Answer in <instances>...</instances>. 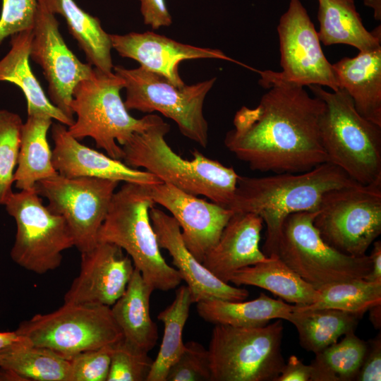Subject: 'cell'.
<instances>
[{
	"label": "cell",
	"mask_w": 381,
	"mask_h": 381,
	"mask_svg": "<svg viewBox=\"0 0 381 381\" xmlns=\"http://www.w3.org/2000/svg\"><path fill=\"white\" fill-rule=\"evenodd\" d=\"M0 352V368L13 370L26 381H69L68 359L49 348L31 344L23 336Z\"/></svg>",
	"instance_id": "obj_31"
},
{
	"label": "cell",
	"mask_w": 381,
	"mask_h": 381,
	"mask_svg": "<svg viewBox=\"0 0 381 381\" xmlns=\"http://www.w3.org/2000/svg\"><path fill=\"white\" fill-rule=\"evenodd\" d=\"M149 214L158 245L171 256L173 265L186 282L193 303L212 299L240 301L248 297V290L219 280L195 258L184 244L181 228L171 215L155 206Z\"/></svg>",
	"instance_id": "obj_19"
},
{
	"label": "cell",
	"mask_w": 381,
	"mask_h": 381,
	"mask_svg": "<svg viewBox=\"0 0 381 381\" xmlns=\"http://www.w3.org/2000/svg\"><path fill=\"white\" fill-rule=\"evenodd\" d=\"M30 58L42 68L48 83L51 102L69 118L73 91L76 85L89 78L93 71L68 49L59 29L55 15L38 3Z\"/></svg>",
	"instance_id": "obj_15"
},
{
	"label": "cell",
	"mask_w": 381,
	"mask_h": 381,
	"mask_svg": "<svg viewBox=\"0 0 381 381\" xmlns=\"http://www.w3.org/2000/svg\"><path fill=\"white\" fill-rule=\"evenodd\" d=\"M140 12L144 23L157 30L161 27H168L172 23V18L165 0H139Z\"/></svg>",
	"instance_id": "obj_41"
},
{
	"label": "cell",
	"mask_w": 381,
	"mask_h": 381,
	"mask_svg": "<svg viewBox=\"0 0 381 381\" xmlns=\"http://www.w3.org/2000/svg\"><path fill=\"white\" fill-rule=\"evenodd\" d=\"M339 89L351 97L361 116L381 126V47L332 64Z\"/></svg>",
	"instance_id": "obj_22"
},
{
	"label": "cell",
	"mask_w": 381,
	"mask_h": 381,
	"mask_svg": "<svg viewBox=\"0 0 381 381\" xmlns=\"http://www.w3.org/2000/svg\"><path fill=\"white\" fill-rule=\"evenodd\" d=\"M312 368L304 364L296 356L289 357L275 381H309Z\"/></svg>",
	"instance_id": "obj_42"
},
{
	"label": "cell",
	"mask_w": 381,
	"mask_h": 381,
	"mask_svg": "<svg viewBox=\"0 0 381 381\" xmlns=\"http://www.w3.org/2000/svg\"><path fill=\"white\" fill-rule=\"evenodd\" d=\"M356 183H358L328 162L300 173L284 172L264 177L238 175L229 209L259 215L267 228L262 253L268 258L277 257L280 230L287 216L316 211L326 192Z\"/></svg>",
	"instance_id": "obj_2"
},
{
	"label": "cell",
	"mask_w": 381,
	"mask_h": 381,
	"mask_svg": "<svg viewBox=\"0 0 381 381\" xmlns=\"http://www.w3.org/2000/svg\"><path fill=\"white\" fill-rule=\"evenodd\" d=\"M237 286L250 285L266 289L281 298L298 306L316 302L319 291L303 279L278 257L247 266L236 271L229 283Z\"/></svg>",
	"instance_id": "obj_28"
},
{
	"label": "cell",
	"mask_w": 381,
	"mask_h": 381,
	"mask_svg": "<svg viewBox=\"0 0 381 381\" xmlns=\"http://www.w3.org/2000/svg\"><path fill=\"white\" fill-rule=\"evenodd\" d=\"M146 188L155 203L165 207L177 221L184 244L202 262L234 212L168 183L146 185Z\"/></svg>",
	"instance_id": "obj_16"
},
{
	"label": "cell",
	"mask_w": 381,
	"mask_h": 381,
	"mask_svg": "<svg viewBox=\"0 0 381 381\" xmlns=\"http://www.w3.org/2000/svg\"><path fill=\"white\" fill-rule=\"evenodd\" d=\"M1 357H2V354H1V353L0 352V362H1Z\"/></svg>",
	"instance_id": "obj_48"
},
{
	"label": "cell",
	"mask_w": 381,
	"mask_h": 381,
	"mask_svg": "<svg viewBox=\"0 0 381 381\" xmlns=\"http://www.w3.org/2000/svg\"><path fill=\"white\" fill-rule=\"evenodd\" d=\"M51 131L54 143L52 163L61 176L99 178L143 185L163 183L147 171L132 168L121 160L80 143L59 122L52 123Z\"/></svg>",
	"instance_id": "obj_20"
},
{
	"label": "cell",
	"mask_w": 381,
	"mask_h": 381,
	"mask_svg": "<svg viewBox=\"0 0 381 381\" xmlns=\"http://www.w3.org/2000/svg\"><path fill=\"white\" fill-rule=\"evenodd\" d=\"M282 71H258L259 84L275 83L305 87L318 85L339 90L332 64L325 57L318 32L300 0H290L277 26Z\"/></svg>",
	"instance_id": "obj_13"
},
{
	"label": "cell",
	"mask_w": 381,
	"mask_h": 381,
	"mask_svg": "<svg viewBox=\"0 0 381 381\" xmlns=\"http://www.w3.org/2000/svg\"><path fill=\"white\" fill-rule=\"evenodd\" d=\"M23 122L16 113L0 109V205L12 193Z\"/></svg>",
	"instance_id": "obj_35"
},
{
	"label": "cell",
	"mask_w": 381,
	"mask_h": 381,
	"mask_svg": "<svg viewBox=\"0 0 381 381\" xmlns=\"http://www.w3.org/2000/svg\"><path fill=\"white\" fill-rule=\"evenodd\" d=\"M124 85L123 78L115 73L93 67L91 76L79 82L73 91L71 109L77 118L67 128L78 140L92 138L98 148L119 160L123 156L122 146L135 133L146 130L158 116L133 117L120 96Z\"/></svg>",
	"instance_id": "obj_6"
},
{
	"label": "cell",
	"mask_w": 381,
	"mask_h": 381,
	"mask_svg": "<svg viewBox=\"0 0 381 381\" xmlns=\"http://www.w3.org/2000/svg\"><path fill=\"white\" fill-rule=\"evenodd\" d=\"M296 306L261 293L255 299L231 301L212 299L196 303V310L205 321L238 327L267 325L273 319L287 320Z\"/></svg>",
	"instance_id": "obj_27"
},
{
	"label": "cell",
	"mask_w": 381,
	"mask_h": 381,
	"mask_svg": "<svg viewBox=\"0 0 381 381\" xmlns=\"http://www.w3.org/2000/svg\"><path fill=\"white\" fill-rule=\"evenodd\" d=\"M267 89L256 107L236 113L225 147L262 172L300 173L327 162L319 128L324 102L304 87L280 83Z\"/></svg>",
	"instance_id": "obj_1"
},
{
	"label": "cell",
	"mask_w": 381,
	"mask_h": 381,
	"mask_svg": "<svg viewBox=\"0 0 381 381\" xmlns=\"http://www.w3.org/2000/svg\"><path fill=\"white\" fill-rule=\"evenodd\" d=\"M119 183L93 177L68 178L58 174L38 181L34 188L48 200L49 210L65 219L74 246L83 253L97 244L99 229Z\"/></svg>",
	"instance_id": "obj_14"
},
{
	"label": "cell",
	"mask_w": 381,
	"mask_h": 381,
	"mask_svg": "<svg viewBox=\"0 0 381 381\" xmlns=\"http://www.w3.org/2000/svg\"><path fill=\"white\" fill-rule=\"evenodd\" d=\"M318 35L325 46L343 44L359 52L381 47V26L368 31L356 11L354 3L348 0H318Z\"/></svg>",
	"instance_id": "obj_25"
},
{
	"label": "cell",
	"mask_w": 381,
	"mask_h": 381,
	"mask_svg": "<svg viewBox=\"0 0 381 381\" xmlns=\"http://www.w3.org/2000/svg\"><path fill=\"white\" fill-rule=\"evenodd\" d=\"M110 39L112 49L120 56L138 61L140 66L164 76L177 87L185 85L179 73V64L185 60L222 59L255 70L228 56L220 49L181 43L150 31L110 35Z\"/></svg>",
	"instance_id": "obj_18"
},
{
	"label": "cell",
	"mask_w": 381,
	"mask_h": 381,
	"mask_svg": "<svg viewBox=\"0 0 381 381\" xmlns=\"http://www.w3.org/2000/svg\"><path fill=\"white\" fill-rule=\"evenodd\" d=\"M113 69L124 81V104L128 111H158L173 120L183 135L207 147L208 123L203 105L216 78L177 87L164 76L142 66L129 69L117 65Z\"/></svg>",
	"instance_id": "obj_9"
},
{
	"label": "cell",
	"mask_w": 381,
	"mask_h": 381,
	"mask_svg": "<svg viewBox=\"0 0 381 381\" xmlns=\"http://www.w3.org/2000/svg\"><path fill=\"white\" fill-rule=\"evenodd\" d=\"M155 204L146 185L124 182L113 195L98 241L119 246L154 290L167 291L183 280L160 252L149 214Z\"/></svg>",
	"instance_id": "obj_5"
},
{
	"label": "cell",
	"mask_w": 381,
	"mask_h": 381,
	"mask_svg": "<svg viewBox=\"0 0 381 381\" xmlns=\"http://www.w3.org/2000/svg\"><path fill=\"white\" fill-rule=\"evenodd\" d=\"M317 212H298L285 218L276 255L318 291L332 284L365 279L372 268L370 255H348L326 243L313 224Z\"/></svg>",
	"instance_id": "obj_8"
},
{
	"label": "cell",
	"mask_w": 381,
	"mask_h": 381,
	"mask_svg": "<svg viewBox=\"0 0 381 381\" xmlns=\"http://www.w3.org/2000/svg\"><path fill=\"white\" fill-rule=\"evenodd\" d=\"M319 291L320 298L316 302L296 306L303 309L333 308L364 314L370 308L381 304V283L364 279L332 284Z\"/></svg>",
	"instance_id": "obj_34"
},
{
	"label": "cell",
	"mask_w": 381,
	"mask_h": 381,
	"mask_svg": "<svg viewBox=\"0 0 381 381\" xmlns=\"http://www.w3.org/2000/svg\"><path fill=\"white\" fill-rule=\"evenodd\" d=\"M53 14L65 19L69 32L84 52L88 64L105 72L114 68L110 35L99 20L80 8L73 0H37Z\"/></svg>",
	"instance_id": "obj_29"
},
{
	"label": "cell",
	"mask_w": 381,
	"mask_h": 381,
	"mask_svg": "<svg viewBox=\"0 0 381 381\" xmlns=\"http://www.w3.org/2000/svg\"><path fill=\"white\" fill-rule=\"evenodd\" d=\"M372 268L370 273L365 277V280L373 283H381V241L373 242L371 253Z\"/></svg>",
	"instance_id": "obj_43"
},
{
	"label": "cell",
	"mask_w": 381,
	"mask_h": 381,
	"mask_svg": "<svg viewBox=\"0 0 381 381\" xmlns=\"http://www.w3.org/2000/svg\"><path fill=\"white\" fill-rule=\"evenodd\" d=\"M0 381H26L22 376L12 370L1 368Z\"/></svg>",
	"instance_id": "obj_45"
},
{
	"label": "cell",
	"mask_w": 381,
	"mask_h": 381,
	"mask_svg": "<svg viewBox=\"0 0 381 381\" xmlns=\"http://www.w3.org/2000/svg\"><path fill=\"white\" fill-rule=\"evenodd\" d=\"M153 291L135 267L124 293L111 306L123 338L147 353L155 346L159 338L157 325L150 313Z\"/></svg>",
	"instance_id": "obj_24"
},
{
	"label": "cell",
	"mask_w": 381,
	"mask_h": 381,
	"mask_svg": "<svg viewBox=\"0 0 381 381\" xmlns=\"http://www.w3.org/2000/svg\"><path fill=\"white\" fill-rule=\"evenodd\" d=\"M31 344L49 348L66 359L123 338L111 307L64 303L47 314H36L16 330Z\"/></svg>",
	"instance_id": "obj_11"
},
{
	"label": "cell",
	"mask_w": 381,
	"mask_h": 381,
	"mask_svg": "<svg viewBox=\"0 0 381 381\" xmlns=\"http://www.w3.org/2000/svg\"><path fill=\"white\" fill-rule=\"evenodd\" d=\"M53 119L44 114H28L23 124L17 167L14 173L15 187L30 190L43 179L58 174L52 163V150L47 133Z\"/></svg>",
	"instance_id": "obj_26"
},
{
	"label": "cell",
	"mask_w": 381,
	"mask_h": 381,
	"mask_svg": "<svg viewBox=\"0 0 381 381\" xmlns=\"http://www.w3.org/2000/svg\"><path fill=\"white\" fill-rule=\"evenodd\" d=\"M5 207L17 228L12 260L40 274L58 268L63 251L74 246L65 219L43 204L35 188L13 192Z\"/></svg>",
	"instance_id": "obj_12"
},
{
	"label": "cell",
	"mask_w": 381,
	"mask_h": 381,
	"mask_svg": "<svg viewBox=\"0 0 381 381\" xmlns=\"http://www.w3.org/2000/svg\"><path fill=\"white\" fill-rule=\"evenodd\" d=\"M170 126L157 116L146 130L135 133L122 146L123 162L134 169L144 168L163 183L187 193L202 195L229 208L238 174L231 167L208 158L198 150L193 159H185L167 144Z\"/></svg>",
	"instance_id": "obj_3"
},
{
	"label": "cell",
	"mask_w": 381,
	"mask_h": 381,
	"mask_svg": "<svg viewBox=\"0 0 381 381\" xmlns=\"http://www.w3.org/2000/svg\"><path fill=\"white\" fill-rule=\"evenodd\" d=\"M153 361L122 338L112 346L107 381H147Z\"/></svg>",
	"instance_id": "obj_36"
},
{
	"label": "cell",
	"mask_w": 381,
	"mask_h": 381,
	"mask_svg": "<svg viewBox=\"0 0 381 381\" xmlns=\"http://www.w3.org/2000/svg\"><path fill=\"white\" fill-rule=\"evenodd\" d=\"M192 304L188 286H181L172 303L158 314V320L164 324V334L147 381H166L170 367L183 351V330Z\"/></svg>",
	"instance_id": "obj_32"
},
{
	"label": "cell",
	"mask_w": 381,
	"mask_h": 381,
	"mask_svg": "<svg viewBox=\"0 0 381 381\" xmlns=\"http://www.w3.org/2000/svg\"><path fill=\"white\" fill-rule=\"evenodd\" d=\"M113 344L85 351L71 358L69 381H107Z\"/></svg>",
	"instance_id": "obj_38"
},
{
	"label": "cell",
	"mask_w": 381,
	"mask_h": 381,
	"mask_svg": "<svg viewBox=\"0 0 381 381\" xmlns=\"http://www.w3.org/2000/svg\"><path fill=\"white\" fill-rule=\"evenodd\" d=\"M22 336L14 332H0V351L19 341Z\"/></svg>",
	"instance_id": "obj_44"
},
{
	"label": "cell",
	"mask_w": 381,
	"mask_h": 381,
	"mask_svg": "<svg viewBox=\"0 0 381 381\" xmlns=\"http://www.w3.org/2000/svg\"><path fill=\"white\" fill-rule=\"evenodd\" d=\"M308 87L325 104L319 128L328 162L358 183H381V126L361 116L344 90Z\"/></svg>",
	"instance_id": "obj_4"
},
{
	"label": "cell",
	"mask_w": 381,
	"mask_h": 381,
	"mask_svg": "<svg viewBox=\"0 0 381 381\" xmlns=\"http://www.w3.org/2000/svg\"><path fill=\"white\" fill-rule=\"evenodd\" d=\"M166 381H211L208 350L195 341L185 344V349L170 367Z\"/></svg>",
	"instance_id": "obj_37"
},
{
	"label": "cell",
	"mask_w": 381,
	"mask_h": 381,
	"mask_svg": "<svg viewBox=\"0 0 381 381\" xmlns=\"http://www.w3.org/2000/svg\"><path fill=\"white\" fill-rule=\"evenodd\" d=\"M282 319L258 327L214 325L207 349L211 381H275L285 361Z\"/></svg>",
	"instance_id": "obj_7"
},
{
	"label": "cell",
	"mask_w": 381,
	"mask_h": 381,
	"mask_svg": "<svg viewBox=\"0 0 381 381\" xmlns=\"http://www.w3.org/2000/svg\"><path fill=\"white\" fill-rule=\"evenodd\" d=\"M262 219L251 212H234L202 265L219 280L229 284L238 270L269 259L260 250Z\"/></svg>",
	"instance_id": "obj_21"
},
{
	"label": "cell",
	"mask_w": 381,
	"mask_h": 381,
	"mask_svg": "<svg viewBox=\"0 0 381 381\" xmlns=\"http://www.w3.org/2000/svg\"><path fill=\"white\" fill-rule=\"evenodd\" d=\"M37 8V0H2L0 44L8 36L32 30Z\"/></svg>",
	"instance_id": "obj_39"
},
{
	"label": "cell",
	"mask_w": 381,
	"mask_h": 381,
	"mask_svg": "<svg viewBox=\"0 0 381 381\" xmlns=\"http://www.w3.org/2000/svg\"><path fill=\"white\" fill-rule=\"evenodd\" d=\"M337 250L361 257L381 233V183H356L326 192L313 220Z\"/></svg>",
	"instance_id": "obj_10"
},
{
	"label": "cell",
	"mask_w": 381,
	"mask_h": 381,
	"mask_svg": "<svg viewBox=\"0 0 381 381\" xmlns=\"http://www.w3.org/2000/svg\"><path fill=\"white\" fill-rule=\"evenodd\" d=\"M287 321L296 328L300 345L316 353L355 331L363 313L333 308L303 309L296 305Z\"/></svg>",
	"instance_id": "obj_30"
},
{
	"label": "cell",
	"mask_w": 381,
	"mask_h": 381,
	"mask_svg": "<svg viewBox=\"0 0 381 381\" xmlns=\"http://www.w3.org/2000/svg\"><path fill=\"white\" fill-rule=\"evenodd\" d=\"M11 49L0 60V81L16 85L25 95L28 114H44L66 126L74 119L55 107L45 95L29 64L32 30L11 36Z\"/></svg>",
	"instance_id": "obj_23"
},
{
	"label": "cell",
	"mask_w": 381,
	"mask_h": 381,
	"mask_svg": "<svg viewBox=\"0 0 381 381\" xmlns=\"http://www.w3.org/2000/svg\"><path fill=\"white\" fill-rule=\"evenodd\" d=\"M348 1H351L352 3H354V0H348Z\"/></svg>",
	"instance_id": "obj_49"
},
{
	"label": "cell",
	"mask_w": 381,
	"mask_h": 381,
	"mask_svg": "<svg viewBox=\"0 0 381 381\" xmlns=\"http://www.w3.org/2000/svg\"><path fill=\"white\" fill-rule=\"evenodd\" d=\"M365 6L373 10V16L376 20H381V0H363Z\"/></svg>",
	"instance_id": "obj_47"
},
{
	"label": "cell",
	"mask_w": 381,
	"mask_h": 381,
	"mask_svg": "<svg viewBox=\"0 0 381 381\" xmlns=\"http://www.w3.org/2000/svg\"><path fill=\"white\" fill-rule=\"evenodd\" d=\"M368 349L361 368L356 377V381L381 380V334L368 340Z\"/></svg>",
	"instance_id": "obj_40"
},
{
	"label": "cell",
	"mask_w": 381,
	"mask_h": 381,
	"mask_svg": "<svg viewBox=\"0 0 381 381\" xmlns=\"http://www.w3.org/2000/svg\"><path fill=\"white\" fill-rule=\"evenodd\" d=\"M80 253V272L65 294L64 303L111 307L131 278L135 268L131 258L119 246L102 241Z\"/></svg>",
	"instance_id": "obj_17"
},
{
	"label": "cell",
	"mask_w": 381,
	"mask_h": 381,
	"mask_svg": "<svg viewBox=\"0 0 381 381\" xmlns=\"http://www.w3.org/2000/svg\"><path fill=\"white\" fill-rule=\"evenodd\" d=\"M370 320L375 329H380L381 327V304L376 305L370 308Z\"/></svg>",
	"instance_id": "obj_46"
},
{
	"label": "cell",
	"mask_w": 381,
	"mask_h": 381,
	"mask_svg": "<svg viewBox=\"0 0 381 381\" xmlns=\"http://www.w3.org/2000/svg\"><path fill=\"white\" fill-rule=\"evenodd\" d=\"M340 341L315 353L310 364V381L355 380L368 349V342L354 331L344 335Z\"/></svg>",
	"instance_id": "obj_33"
}]
</instances>
